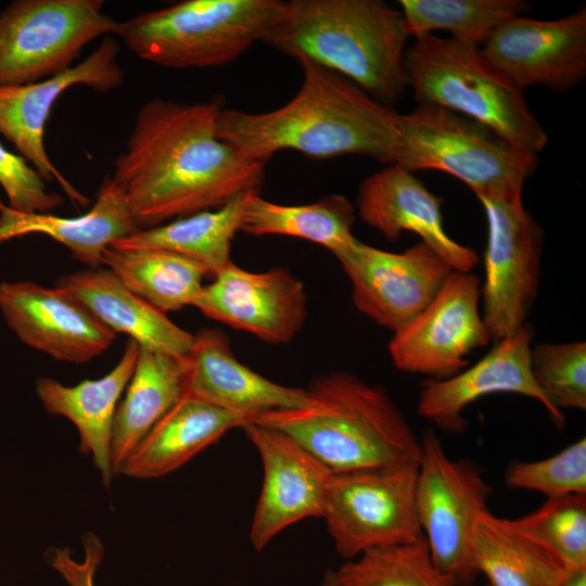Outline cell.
<instances>
[{
	"label": "cell",
	"instance_id": "39",
	"mask_svg": "<svg viewBox=\"0 0 586 586\" xmlns=\"http://www.w3.org/2000/svg\"><path fill=\"white\" fill-rule=\"evenodd\" d=\"M322 586H341L334 575H333V571H328L324 575V578H323V584Z\"/></svg>",
	"mask_w": 586,
	"mask_h": 586
},
{
	"label": "cell",
	"instance_id": "40",
	"mask_svg": "<svg viewBox=\"0 0 586 586\" xmlns=\"http://www.w3.org/2000/svg\"><path fill=\"white\" fill-rule=\"evenodd\" d=\"M2 205H3V204H2V202H1V200H0V206H2Z\"/></svg>",
	"mask_w": 586,
	"mask_h": 586
},
{
	"label": "cell",
	"instance_id": "21",
	"mask_svg": "<svg viewBox=\"0 0 586 586\" xmlns=\"http://www.w3.org/2000/svg\"><path fill=\"white\" fill-rule=\"evenodd\" d=\"M183 360L187 395L252 420L264 411L300 408L308 402L306 388L276 383L239 361L229 337L217 328L199 330Z\"/></svg>",
	"mask_w": 586,
	"mask_h": 586
},
{
	"label": "cell",
	"instance_id": "28",
	"mask_svg": "<svg viewBox=\"0 0 586 586\" xmlns=\"http://www.w3.org/2000/svg\"><path fill=\"white\" fill-rule=\"evenodd\" d=\"M470 560L487 586H556L564 566L510 522L481 512L474 525Z\"/></svg>",
	"mask_w": 586,
	"mask_h": 586
},
{
	"label": "cell",
	"instance_id": "16",
	"mask_svg": "<svg viewBox=\"0 0 586 586\" xmlns=\"http://www.w3.org/2000/svg\"><path fill=\"white\" fill-rule=\"evenodd\" d=\"M213 277L193 304L207 318L276 345L290 343L302 330L307 296L288 268L253 272L231 260Z\"/></svg>",
	"mask_w": 586,
	"mask_h": 586
},
{
	"label": "cell",
	"instance_id": "7",
	"mask_svg": "<svg viewBox=\"0 0 586 586\" xmlns=\"http://www.w3.org/2000/svg\"><path fill=\"white\" fill-rule=\"evenodd\" d=\"M536 154L518 151L488 129L435 104L397 115L395 163L409 171L435 169L467 184L483 199H522Z\"/></svg>",
	"mask_w": 586,
	"mask_h": 586
},
{
	"label": "cell",
	"instance_id": "3",
	"mask_svg": "<svg viewBox=\"0 0 586 586\" xmlns=\"http://www.w3.org/2000/svg\"><path fill=\"white\" fill-rule=\"evenodd\" d=\"M409 37L402 12L381 1L290 0L283 1L263 42L347 77L388 105L407 87L404 58Z\"/></svg>",
	"mask_w": 586,
	"mask_h": 586
},
{
	"label": "cell",
	"instance_id": "32",
	"mask_svg": "<svg viewBox=\"0 0 586 586\" xmlns=\"http://www.w3.org/2000/svg\"><path fill=\"white\" fill-rule=\"evenodd\" d=\"M341 586H458L432 560L424 536L368 550L333 571Z\"/></svg>",
	"mask_w": 586,
	"mask_h": 586
},
{
	"label": "cell",
	"instance_id": "34",
	"mask_svg": "<svg viewBox=\"0 0 586 586\" xmlns=\"http://www.w3.org/2000/svg\"><path fill=\"white\" fill-rule=\"evenodd\" d=\"M531 369L538 388L557 411L586 409V343L531 347Z\"/></svg>",
	"mask_w": 586,
	"mask_h": 586
},
{
	"label": "cell",
	"instance_id": "4",
	"mask_svg": "<svg viewBox=\"0 0 586 586\" xmlns=\"http://www.w3.org/2000/svg\"><path fill=\"white\" fill-rule=\"evenodd\" d=\"M306 391L305 406L264 411L252 422L286 433L333 473L419 461L420 440L381 386L332 371Z\"/></svg>",
	"mask_w": 586,
	"mask_h": 586
},
{
	"label": "cell",
	"instance_id": "5",
	"mask_svg": "<svg viewBox=\"0 0 586 586\" xmlns=\"http://www.w3.org/2000/svg\"><path fill=\"white\" fill-rule=\"evenodd\" d=\"M407 86L419 104H435L476 122L511 148L540 152L548 137L523 90L502 76L476 44L432 34L406 49Z\"/></svg>",
	"mask_w": 586,
	"mask_h": 586
},
{
	"label": "cell",
	"instance_id": "35",
	"mask_svg": "<svg viewBox=\"0 0 586 586\" xmlns=\"http://www.w3.org/2000/svg\"><path fill=\"white\" fill-rule=\"evenodd\" d=\"M505 476L507 486L539 492L548 498L586 494V440L542 460L511 461Z\"/></svg>",
	"mask_w": 586,
	"mask_h": 586
},
{
	"label": "cell",
	"instance_id": "22",
	"mask_svg": "<svg viewBox=\"0 0 586 586\" xmlns=\"http://www.w3.org/2000/svg\"><path fill=\"white\" fill-rule=\"evenodd\" d=\"M139 348L129 339L118 364L97 380H84L74 386L49 377L36 381L44 409L67 418L77 428L79 450L92 456L104 485H110L114 475L111 444L117 402L132 377Z\"/></svg>",
	"mask_w": 586,
	"mask_h": 586
},
{
	"label": "cell",
	"instance_id": "18",
	"mask_svg": "<svg viewBox=\"0 0 586 586\" xmlns=\"http://www.w3.org/2000/svg\"><path fill=\"white\" fill-rule=\"evenodd\" d=\"M0 310L23 343L60 361L86 364L116 339V333L59 286L2 282Z\"/></svg>",
	"mask_w": 586,
	"mask_h": 586
},
{
	"label": "cell",
	"instance_id": "9",
	"mask_svg": "<svg viewBox=\"0 0 586 586\" xmlns=\"http://www.w3.org/2000/svg\"><path fill=\"white\" fill-rule=\"evenodd\" d=\"M102 0H17L0 12V86L33 84L68 68L84 47L115 35Z\"/></svg>",
	"mask_w": 586,
	"mask_h": 586
},
{
	"label": "cell",
	"instance_id": "8",
	"mask_svg": "<svg viewBox=\"0 0 586 586\" xmlns=\"http://www.w3.org/2000/svg\"><path fill=\"white\" fill-rule=\"evenodd\" d=\"M417 477L418 461L332 473L322 519L337 553L352 560L420 539Z\"/></svg>",
	"mask_w": 586,
	"mask_h": 586
},
{
	"label": "cell",
	"instance_id": "19",
	"mask_svg": "<svg viewBox=\"0 0 586 586\" xmlns=\"http://www.w3.org/2000/svg\"><path fill=\"white\" fill-rule=\"evenodd\" d=\"M533 329L524 324L517 333L498 342L476 364L443 380L428 379L421 384L417 410L437 428L462 432L464 409L495 393H514L539 402L557 426L565 424L563 412L553 409L532 374Z\"/></svg>",
	"mask_w": 586,
	"mask_h": 586
},
{
	"label": "cell",
	"instance_id": "36",
	"mask_svg": "<svg viewBox=\"0 0 586 586\" xmlns=\"http://www.w3.org/2000/svg\"><path fill=\"white\" fill-rule=\"evenodd\" d=\"M0 186L8 198L7 206L17 213H49L63 203L59 194L47 190L46 180L23 156L1 143Z\"/></svg>",
	"mask_w": 586,
	"mask_h": 586
},
{
	"label": "cell",
	"instance_id": "38",
	"mask_svg": "<svg viewBox=\"0 0 586 586\" xmlns=\"http://www.w3.org/2000/svg\"><path fill=\"white\" fill-rule=\"evenodd\" d=\"M556 586H586V566L564 568Z\"/></svg>",
	"mask_w": 586,
	"mask_h": 586
},
{
	"label": "cell",
	"instance_id": "29",
	"mask_svg": "<svg viewBox=\"0 0 586 586\" xmlns=\"http://www.w3.org/2000/svg\"><path fill=\"white\" fill-rule=\"evenodd\" d=\"M355 217L354 205L340 194L309 204L283 205L263 199L259 191H252L240 231L255 237H294L319 244L336 255L357 241L352 232Z\"/></svg>",
	"mask_w": 586,
	"mask_h": 586
},
{
	"label": "cell",
	"instance_id": "24",
	"mask_svg": "<svg viewBox=\"0 0 586 586\" xmlns=\"http://www.w3.org/2000/svg\"><path fill=\"white\" fill-rule=\"evenodd\" d=\"M139 230L120 188L107 177L91 209L77 217L50 213L23 214L0 206V242L39 233L68 249L72 256L92 267L101 265L103 251L114 241Z\"/></svg>",
	"mask_w": 586,
	"mask_h": 586
},
{
	"label": "cell",
	"instance_id": "13",
	"mask_svg": "<svg viewBox=\"0 0 586 586\" xmlns=\"http://www.w3.org/2000/svg\"><path fill=\"white\" fill-rule=\"evenodd\" d=\"M334 256L352 283L356 309L393 333L429 305L454 270L421 241L393 253L357 239Z\"/></svg>",
	"mask_w": 586,
	"mask_h": 586
},
{
	"label": "cell",
	"instance_id": "14",
	"mask_svg": "<svg viewBox=\"0 0 586 586\" xmlns=\"http://www.w3.org/2000/svg\"><path fill=\"white\" fill-rule=\"evenodd\" d=\"M119 46L111 36L80 63L43 80L16 86H0V132L12 142L46 181H56L75 204L86 206L81 194L53 165L43 144L44 127L51 110L68 88L82 85L109 92L124 81L117 62Z\"/></svg>",
	"mask_w": 586,
	"mask_h": 586
},
{
	"label": "cell",
	"instance_id": "1",
	"mask_svg": "<svg viewBox=\"0 0 586 586\" xmlns=\"http://www.w3.org/2000/svg\"><path fill=\"white\" fill-rule=\"evenodd\" d=\"M221 109L216 101L183 104L161 98L140 107L110 176L139 229L259 191L266 164L243 156L217 136Z\"/></svg>",
	"mask_w": 586,
	"mask_h": 586
},
{
	"label": "cell",
	"instance_id": "12",
	"mask_svg": "<svg viewBox=\"0 0 586 586\" xmlns=\"http://www.w3.org/2000/svg\"><path fill=\"white\" fill-rule=\"evenodd\" d=\"M480 298V279L453 270L429 305L393 333L388 353L394 366L434 380L466 369L468 355L492 341L479 309Z\"/></svg>",
	"mask_w": 586,
	"mask_h": 586
},
{
	"label": "cell",
	"instance_id": "27",
	"mask_svg": "<svg viewBox=\"0 0 586 586\" xmlns=\"http://www.w3.org/2000/svg\"><path fill=\"white\" fill-rule=\"evenodd\" d=\"M239 194L226 205L139 229L114 241L118 249H152L171 252L201 265L214 276L232 259V240L241 228L249 194Z\"/></svg>",
	"mask_w": 586,
	"mask_h": 586
},
{
	"label": "cell",
	"instance_id": "25",
	"mask_svg": "<svg viewBox=\"0 0 586 586\" xmlns=\"http://www.w3.org/2000/svg\"><path fill=\"white\" fill-rule=\"evenodd\" d=\"M252 418L184 395L145 435L119 473L136 479L166 475Z\"/></svg>",
	"mask_w": 586,
	"mask_h": 586
},
{
	"label": "cell",
	"instance_id": "33",
	"mask_svg": "<svg viewBox=\"0 0 586 586\" xmlns=\"http://www.w3.org/2000/svg\"><path fill=\"white\" fill-rule=\"evenodd\" d=\"M510 522L564 568L586 566V494L548 498Z\"/></svg>",
	"mask_w": 586,
	"mask_h": 586
},
{
	"label": "cell",
	"instance_id": "30",
	"mask_svg": "<svg viewBox=\"0 0 586 586\" xmlns=\"http://www.w3.org/2000/svg\"><path fill=\"white\" fill-rule=\"evenodd\" d=\"M101 265L107 266L131 292L163 313L193 306L206 270L178 254L152 249L107 246Z\"/></svg>",
	"mask_w": 586,
	"mask_h": 586
},
{
	"label": "cell",
	"instance_id": "6",
	"mask_svg": "<svg viewBox=\"0 0 586 586\" xmlns=\"http://www.w3.org/2000/svg\"><path fill=\"white\" fill-rule=\"evenodd\" d=\"M280 0H183L118 22L116 36L139 59L167 68L232 63L264 41Z\"/></svg>",
	"mask_w": 586,
	"mask_h": 586
},
{
	"label": "cell",
	"instance_id": "11",
	"mask_svg": "<svg viewBox=\"0 0 586 586\" xmlns=\"http://www.w3.org/2000/svg\"><path fill=\"white\" fill-rule=\"evenodd\" d=\"M488 226L482 318L493 342L513 335L535 303L543 231L522 199L480 200Z\"/></svg>",
	"mask_w": 586,
	"mask_h": 586
},
{
	"label": "cell",
	"instance_id": "2",
	"mask_svg": "<svg viewBox=\"0 0 586 586\" xmlns=\"http://www.w3.org/2000/svg\"><path fill=\"white\" fill-rule=\"evenodd\" d=\"M297 62L303 80L288 103L264 113L221 109L217 136L265 164L282 150L315 158L359 154L394 164L398 113L311 60Z\"/></svg>",
	"mask_w": 586,
	"mask_h": 586
},
{
	"label": "cell",
	"instance_id": "17",
	"mask_svg": "<svg viewBox=\"0 0 586 586\" xmlns=\"http://www.w3.org/2000/svg\"><path fill=\"white\" fill-rule=\"evenodd\" d=\"M242 429L263 462V486L250 531V542L259 551L290 525L322 518L333 472L282 431L255 422Z\"/></svg>",
	"mask_w": 586,
	"mask_h": 586
},
{
	"label": "cell",
	"instance_id": "10",
	"mask_svg": "<svg viewBox=\"0 0 586 586\" xmlns=\"http://www.w3.org/2000/svg\"><path fill=\"white\" fill-rule=\"evenodd\" d=\"M420 442L416 506L423 536L440 571L469 586L475 576L472 534L479 514L488 509L491 487L474 463L449 458L433 430Z\"/></svg>",
	"mask_w": 586,
	"mask_h": 586
},
{
	"label": "cell",
	"instance_id": "15",
	"mask_svg": "<svg viewBox=\"0 0 586 586\" xmlns=\"http://www.w3.org/2000/svg\"><path fill=\"white\" fill-rule=\"evenodd\" d=\"M481 51L522 90L571 89L586 76V9L552 21L511 17L491 33Z\"/></svg>",
	"mask_w": 586,
	"mask_h": 586
},
{
	"label": "cell",
	"instance_id": "26",
	"mask_svg": "<svg viewBox=\"0 0 586 586\" xmlns=\"http://www.w3.org/2000/svg\"><path fill=\"white\" fill-rule=\"evenodd\" d=\"M186 395L183 357L140 347L124 400L117 406L112 432L114 474L152 428Z\"/></svg>",
	"mask_w": 586,
	"mask_h": 586
},
{
	"label": "cell",
	"instance_id": "20",
	"mask_svg": "<svg viewBox=\"0 0 586 586\" xmlns=\"http://www.w3.org/2000/svg\"><path fill=\"white\" fill-rule=\"evenodd\" d=\"M442 203L443 199L430 192L411 171L390 164L361 181L356 209L364 222L388 241L397 240L404 231L413 232L454 270L471 272L479 256L447 234Z\"/></svg>",
	"mask_w": 586,
	"mask_h": 586
},
{
	"label": "cell",
	"instance_id": "37",
	"mask_svg": "<svg viewBox=\"0 0 586 586\" xmlns=\"http://www.w3.org/2000/svg\"><path fill=\"white\" fill-rule=\"evenodd\" d=\"M55 569H58L71 586H93L92 576L97 565L94 561L93 548L87 557L86 564H78L71 560L65 553H59L53 560Z\"/></svg>",
	"mask_w": 586,
	"mask_h": 586
},
{
	"label": "cell",
	"instance_id": "23",
	"mask_svg": "<svg viewBox=\"0 0 586 586\" xmlns=\"http://www.w3.org/2000/svg\"><path fill=\"white\" fill-rule=\"evenodd\" d=\"M55 286L75 296L114 333L127 334L140 347L176 357L187 356L192 348L194 334L128 290L107 268L63 276Z\"/></svg>",
	"mask_w": 586,
	"mask_h": 586
},
{
	"label": "cell",
	"instance_id": "31",
	"mask_svg": "<svg viewBox=\"0 0 586 586\" xmlns=\"http://www.w3.org/2000/svg\"><path fill=\"white\" fill-rule=\"evenodd\" d=\"M399 5L410 36L444 29L451 38L480 46L501 23L522 16L528 3L521 0H400Z\"/></svg>",
	"mask_w": 586,
	"mask_h": 586
}]
</instances>
